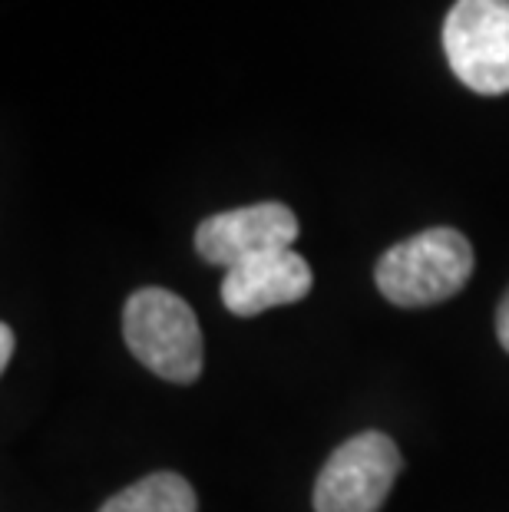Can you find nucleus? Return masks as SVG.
I'll list each match as a JSON object with an SVG mask.
<instances>
[{
  "label": "nucleus",
  "instance_id": "f257e3e1",
  "mask_svg": "<svg viewBox=\"0 0 509 512\" xmlns=\"http://www.w3.org/2000/svg\"><path fill=\"white\" fill-rule=\"evenodd\" d=\"M473 275V248L447 225L427 228L377 261V288L397 308H430L453 298Z\"/></svg>",
  "mask_w": 509,
  "mask_h": 512
},
{
  "label": "nucleus",
  "instance_id": "f03ea898",
  "mask_svg": "<svg viewBox=\"0 0 509 512\" xmlns=\"http://www.w3.org/2000/svg\"><path fill=\"white\" fill-rule=\"evenodd\" d=\"M123 337L139 364L172 384H192L202 374V328L179 294L139 288L123 311Z\"/></svg>",
  "mask_w": 509,
  "mask_h": 512
},
{
  "label": "nucleus",
  "instance_id": "7ed1b4c3",
  "mask_svg": "<svg viewBox=\"0 0 509 512\" xmlns=\"http://www.w3.org/2000/svg\"><path fill=\"white\" fill-rule=\"evenodd\" d=\"M443 50L473 93H509V0H457L443 20Z\"/></svg>",
  "mask_w": 509,
  "mask_h": 512
},
{
  "label": "nucleus",
  "instance_id": "20e7f679",
  "mask_svg": "<svg viewBox=\"0 0 509 512\" xmlns=\"http://www.w3.org/2000/svg\"><path fill=\"white\" fill-rule=\"evenodd\" d=\"M400 473V450L377 430L341 443L314 483V512H377Z\"/></svg>",
  "mask_w": 509,
  "mask_h": 512
},
{
  "label": "nucleus",
  "instance_id": "39448f33",
  "mask_svg": "<svg viewBox=\"0 0 509 512\" xmlns=\"http://www.w3.org/2000/svg\"><path fill=\"white\" fill-rule=\"evenodd\" d=\"M298 238V219L281 202H258L245 209L209 215L196 228V248L209 265L225 271L242 265L248 258L291 248Z\"/></svg>",
  "mask_w": 509,
  "mask_h": 512
},
{
  "label": "nucleus",
  "instance_id": "423d86ee",
  "mask_svg": "<svg viewBox=\"0 0 509 512\" xmlns=\"http://www.w3.org/2000/svg\"><path fill=\"white\" fill-rule=\"evenodd\" d=\"M311 265L295 248H281L225 271L222 301L238 318H255L268 308L295 304L311 291Z\"/></svg>",
  "mask_w": 509,
  "mask_h": 512
},
{
  "label": "nucleus",
  "instance_id": "0eeeda50",
  "mask_svg": "<svg viewBox=\"0 0 509 512\" xmlns=\"http://www.w3.org/2000/svg\"><path fill=\"white\" fill-rule=\"evenodd\" d=\"M100 512H199V499L179 473H153L106 499Z\"/></svg>",
  "mask_w": 509,
  "mask_h": 512
},
{
  "label": "nucleus",
  "instance_id": "6e6552de",
  "mask_svg": "<svg viewBox=\"0 0 509 512\" xmlns=\"http://www.w3.org/2000/svg\"><path fill=\"white\" fill-rule=\"evenodd\" d=\"M496 334H500V344L509 351V288L500 301V311H496Z\"/></svg>",
  "mask_w": 509,
  "mask_h": 512
},
{
  "label": "nucleus",
  "instance_id": "1a4fd4ad",
  "mask_svg": "<svg viewBox=\"0 0 509 512\" xmlns=\"http://www.w3.org/2000/svg\"><path fill=\"white\" fill-rule=\"evenodd\" d=\"M10 357H14V328L0 324V367H7Z\"/></svg>",
  "mask_w": 509,
  "mask_h": 512
}]
</instances>
